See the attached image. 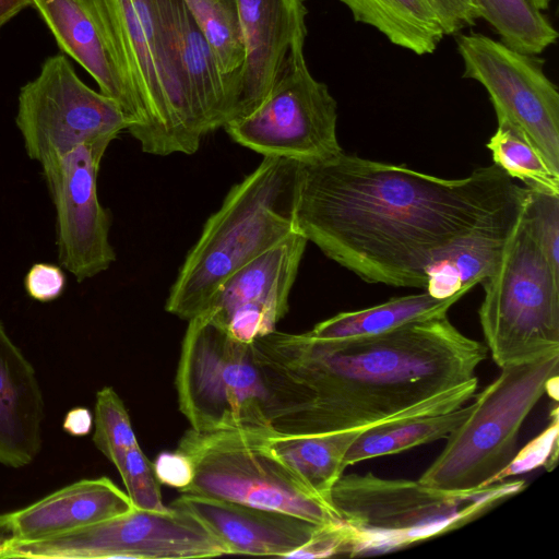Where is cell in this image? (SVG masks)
Masks as SVG:
<instances>
[{
    "mask_svg": "<svg viewBox=\"0 0 559 559\" xmlns=\"http://www.w3.org/2000/svg\"><path fill=\"white\" fill-rule=\"evenodd\" d=\"M527 192L496 164L444 179L342 152L300 164L295 229L365 282L425 289L457 246L511 233Z\"/></svg>",
    "mask_w": 559,
    "mask_h": 559,
    "instance_id": "6da1fadb",
    "label": "cell"
},
{
    "mask_svg": "<svg viewBox=\"0 0 559 559\" xmlns=\"http://www.w3.org/2000/svg\"><path fill=\"white\" fill-rule=\"evenodd\" d=\"M252 344L274 433L300 436L460 408L488 353L448 316L343 340L273 331Z\"/></svg>",
    "mask_w": 559,
    "mask_h": 559,
    "instance_id": "7a4b0ae2",
    "label": "cell"
},
{
    "mask_svg": "<svg viewBox=\"0 0 559 559\" xmlns=\"http://www.w3.org/2000/svg\"><path fill=\"white\" fill-rule=\"evenodd\" d=\"M143 118L133 136L144 153L193 154L206 132L176 50L171 0H82Z\"/></svg>",
    "mask_w": 559,
    "mask_h": 559,
    "instance_id": "3957f363",
    "label": "cell"
},
{
    "mask_svg": "<svg viewBox=\"0 0 559 559\" xmlns=\"http://www.w3.org/2000/svg\"><path fill=\"white\" fill-rule=\"evenodd\" d=\"M300 163L263 157L205 222L173 284L165 309L190 320L236 271L295 231Z\"/></svg>",
    "mask_w": 559,
    "mask_h": 559,
    "instance_id": "277c9868",
    "label": "cell"
},
{
    "mask_svg": "<svg viewBox=\"0 0 559 559\" xmlns=\"http://www.w3.org/2000/svg\"><path fill=\"white\" fill-rule=\"evenodd\" d=\"M498 481L472 490L448 491L418 480L366 474L342 475L330 503L349 526L350 557L386 554L452 532L479 518L525 487Z\"/></svg>",
    "mask_w": 559,
    "mask_h": 559,
    "instance_id": "5b68a950",
    "label": "cell"
},
{
    "mask_svg": "<svg viewBox=\"0 0 559 559\" xmlns=\"http://www.w3.org/2000/svg\"><path fill=\"white\" fill-rule=\"evenodd\" d=\"M175 384L191 429L275 435L252 343L237 341L204 312L188 320Z\"/></svg>",
    "mask_w": 559,
    "mask_h": 559,
    "instance_id": "8992f818",
    "label": "cell"
},
{
    "mask_svg": "<svg viewBox=\"0 0 559 559\" xmlns=\"http://www.w3.org/2000/svg\"><path fill=\"white\" fill-rule=\"evenodd\" d=\"M500 369L419 483L448 491L476 489L493 484L514 459L522 424L545 394L546 382L559 374V352Z\"/></svg>",
    "mask_w": 559,
    "mask_h": 559,
    "instance_id": "52a82bcc",
    "label": "cell"
},
{
    "mask_svg": "<svg viewBox=\"0 0 559 559\" xmlns=\"http://www.w3.org/2000/svg\"><path fill=\"white\" fill-rule=\"evenodd\" d=\"M480 284L479 322L499 368L559 352V269L539 246L524 205L496 270Z\"/></svg>",
    "mask_w": 559,
    "mask_h": 559,
    "instance_id": "ba28073f",
    "label": "cell"
},
{
    "mask_svg": "<svg viewBox=\"0 0 559 559\" xmlns=\"http://www.w3.org/2000/svg\"><path fill=\"white\" fill-rule=\"evenodd\" d=\"M266 436L188 430L176 451L191 464L180 493L280 511L317 524L342 520L266 445Z\"/></svg>",
    "mask_w": 559,
    "mask_h": 559,
    "instance_id": "9c48e42d",
    "label": "cell"
},
{
    "mask_svg": "<svg viewBox=\"0 0 559 559\" xmlns=\"http://www.w3.org/2000/svg\"><path fill=\"white\" fill-rule=\"evenodd\" d=\"M305 45L288 55L266 97L223 128L236 143L263 157L318 164L343 152L336 136L337 104L308 69Z\"/></svg>",
    "mask_w": 559,
    "mask_h": 559,
    "instance_id": "30bf717a",
    "label": "cell"
},
{
    "mask_svg": "<svg viewBox=\"0 0 559 559\" xmlns=\"http://www.w3.org/2000/svg\"><path fill=\"white\" fill-rule=\"evenodd\" d=\"M228 555L225 545L190 513L133 508L112 519L39 540H2L0 559H183Z\"/></svg>",
    "mask_w": 559,
    "mask_h": 559,
    "instance_id": "8fae6325",
    "label": "cell"
},
{
    "mask_svg": "<svg viewBox=\"0 0 559 559\" xmlns=\"http://www.w3.org/2000/svg\"><path fill=\"white\" fill-rule=\"evenodd\" d=\"M15 123L27 156L40 166L82 143L115 140L129 128L120 106L86 85L63 53L48 57L21 87Z\"/></svg>",
    "mask_w": 559,
    "mask_h": 559,
    "instance_id": "7c38bea8",
    "label": "cell"
},
{
    "mask_svg": "<svg viewBox=\"0 0 559 559\" xmlns=\"http://www.w3.org/2000/svg\"><path fill=\"white\" fill-rule=\"evenodd\" d=\"M456 45L463 78L480 83L496 116L519 128L559 171V92L543 60L478 33L460 34Z\"/></svg>",
    "mask_w": 559,
    "mask_h": 559,
    "instance_id": "4fadbf2b",
    "label": "cell"
},
{
    "mask_svg": "<svg viewBox=\"0 0 559 559\" xmlns=\"http://www.w3.org/2000/svg\"><path fill=\"white\" fill-rule=\"evenodd\" d=\"M112 138L82 143L41 166L56 211L58 260L81 283L116 260L110 215L97 194V176Z\"/></svg>",
    "mask_w": 559,
    "mask_h": 559,
    "instance_id": "5bb4252c",
    "label": "cell"
},
{
    "mask_svg": "<svg viewBox=\"0 0 559 559\" xmlns=\"http://www.w3.org/2000/svg\"><path fill=\"white\" fill-rule=\"evenodd\" d=\"M307 242L293 231L229 276L202 312L242 343L272 333L288 310Z\"/></svg>",
    "mask_w": 559,
    "mask_h": 559,
    "instance_id": "9a60e30c",
    "label": "cell"
},
{
    "mask_svg": "<svg viewBox=\"0 0 559 559\" xmlns=\"http://www.w3.org/2000/svg\"><path fill=\"white\" fill-rule=\"evenodd\" d=\"M245 45L236 118L252 111L281 76L289 52L305 45V0H236ZM235 118V119H236Z\"/></svg>",
    "mask_w": 559,
    "mask_h": 559,
    "instance_id": "2e32d148",
    "label": "cell"
},
{
    "mask_svg": "<svg viewBox=\"0 0 559 559\" xmlns=\"http://www.w3.org/2000/svg\"><path fill=\"white\" fill-rule=\"evenodd\" d=\"M170 507L203 523L228 555L287 558L311 538L319 525L280 511L188 493H180Z\"/></svg>",
    "mask_w": 559,
    "mask_h": 559,
    "instance_id": "e0dca14e",
    "label": "cell"
},
{
    "mask_svg": "<svg viewBox=\"0 0 559 559\" xmlns=\"http://www.w3.org/2000/svg\"><path fill=\"white\" fill-rule=\"evenodd\" d=\"M134 507L106 476L86 478L12 512L0 513V534L15 540L63 535L129 512Z\"/></svg>",
    "mask_w": 559,
    "mask_h": 559,
    "instance_id": "ac0fdd59",
    "label": "cell"
},
{
    "mask_svg": "<svg viewBox=\"0 0 559 559\" xmlns=\"http://www.w3.org/2000/svg\"><path fill=\"white\" fill-rule=\"evenodd\" d=\"M33 7L52 33L60 49L94 79L99 92L112 98L123 111L129 133L143 126L141 111L82 0H32Z\"/></svg>",
    "mask_w": 559,
    "mask_h": 559,
    "instance_id": "d6986e66",
    "label": "cell"
},
{
    "mask_svg": "<svg viewBox=\"0 0 559 559\" xmlns=\"http://www.w3.org/2000/svg\"><path fill=\"white\" fill-rule=\"evenodd\" d=\"M45 417L35 370L0 321V463L28 465L41 448Z\"/></svg>",
    "mask_w": 559,
    "mask_h": 559,
    "instance_id": "ffe728a7",
    "label": "cell"
},
{
    "mask_svg": "<svg viewBox=\"0 0 559 559\" xmlns=\"http://www.w3.org/2000/svg\"><path fill=\"white\" fill-rule=\"evenodd\" d=\"M171 19L180 69L193 108L206 132L236 118L238 74H224L183 0H171Z\"/></svg>",
    "mask_w": 559,
    "mask_h": 559,
    "instance_id": "44dd1931",
    "label": "cell"
},
{
    "mask_svg": "<svg viewBox=\"0 0 559 559\" xmlns=\"http://www.w3.org/2000/svg\"><path fill=\"white\" fill-rule=\"evenodd\" d=\"M372 427L321 435L276 433L266 438V445L312 493L330 503L331 490L345 471L346 452L364 431Z\"/></svg>",
    "mask_w": 559,
    "mask_h": 559,
    "instance_id": "7402d4cb",
    "label": "cell"
},
{
    "mask_svg": "<svg viewBox=\"0 0 559 559\" xmlns=\"http://www.w3.org/2000/svg\"><path fill=\"white\" fill-rule=\"evenodd\" d=\"M465 293L437 298L426 290L391 298L380 305L337 313L319 322L307 333L318 340H343L380 334L407 323L447 316Z\"/></svg>",
    "mask_w": 559,
    "mask_h": 559,
    "instance_id": "603a6c76",
    "label": "cell"
},
{
    "mask_svg": "<svg viewBox=\"0 0 559 559\" xmlns=\"http://www.w3.org/2000/svg\"><path fill=\"white\" fill-rule=\"evenodd\" d=\"M354 20L374 27L390 43L418 56L432 53L444 37L426 0H340Z\"/></svg>",
    "mask_w": 559,
    "mask_h": 559,
    "instance_id": "cb8c5ba5",
    "label": "cell"
},
{
    "mask_svg": "<svg viewBox=\"0 0 559 559\" xmlns=\"http://www.w3.org/2000/svg\"><path fill=\"white\" fill-rule=\"evenodd\" d=\"M467 406L431 415H421L374 426L364 431L344 456V467L365 460L397 454L447 437L472 413Z\"/></svg>",
    "mask_w": 559,
    "mask_h": 559,
    "instance_id": "d4e9b609",
    "label": "cell"
},
{
    "mask_svg": "<svg viewBox=\"0 0 559 559\" xmlns=\"http://www.w3.org/2000/svg\"><path fill=\"white\" fill-rule=\"evenodd\" d=\"M510 234L479 236L457 246L430 270L425 290L437 298L466 294L493 273Z\"/></svg>",
    "mask_w": 559,
    "mask_h": 559,
    "instance_id": "484cf974",
    "label": "cell"
},
{
    "mask_svg": "<svg viewBox=\"0 0 559 559\" xmlns=\"http://www.w3.org/2000/svg\"><path fill=\"white\" fill-rule=\"evenodd\" d=\"M479 17L488 22L504 45L527 55L542 53L558 32L531 0H475Z\"/></svg>",
    "mask_w": 559,
    "mask_h": 559,
    "instance_id": "4316f807",
    "label": "cell"
},
{
    "mask_svg": "<svg viewBox=\"0 0 559 559\" xmlns=\"http://www.w3.org/2000/svg\"><path fill=\"white\" fill-rule=\"evenodd\" d=\"M497 130L487 142L493 164L525 188L559 195V171L555 170L528 138L507 118L497 116Z\"/></svg>",
    "mask_w": 559,
    "mask_h": 559,
    "instance_id": "83f0119b",
    "label": "cell"
},
{
    "mask_svg": "<svg viewBox=\"0 0 559 559\" xmlns=\"http://www.w3.org/2000/svg\"><path fill=\"white\" fill-rule=\"evenodd\" d=\"M209 44L221 71L238 74L245 61V45L236 0H183Z\"/></svg>",
    "mask_w": 559,
    "mask_h": 559,
    "instance_id": "f1b7e54d",
    "label": "cell"
},
{
    "mask_svg": "<svg viewBox=\"0 0 559 559\" xmlns=\"http://www.w3.org/2000/svg\"><path fill=\"white\" fill-rule=\"evenodd\" d=\"M93 442L116 466L130 449L139 445L128 411L111 386L96 394Z\"/></svg>",
    "mask_w": 559,
    "mask_h": 559,
    "instance_id": "f546056e",
    "label": "cell"
},
{
    "mask_svg": "<svg viewBox=\"0 0 559 559\" xmlns=\"http://www.w3.org/2000/svg\"><path fill=\"white\" fill-rule=\"evenodd\" d=\"M116 468L134 508L155 512H165L169 509L163 503L154 465L140 445L127 451Z\"/></svg>",
    "mask_w": 559,
    "mask_h": 559,
    "instance_id": "4dcf8cb0",
    "label": "cell"
},
{
    "mask_svg": "<svg viewBox=\"0 0 559 559\" xmlns=\"http://www.w3.org/2000/svg\"><path fill=\"white\" fill-rule=\"evenodd\" d=\"M352 554L349 526L343 521L319 524L311 538L287 558H329Z\"/></svg>",
    "mask_w": 559,
    "mask_h": 559,
    "instance_id": "1f68e13d",
    "label": "cell"
},
{
    "mask_svg": "<svg viewBox=\"0 0 559 559\" xmlns=\"http://www.w3.org/2000/svg\"><path fill=\"white\" fill-rule=\"evenodd\" d=\"M550 416L552 420L543 435L528 443L520 453H516L511 463L493 478L492 483L502 481L508 476L526 472L547 462L551 455V449L558 448L557 402Z\"/></svg>",
    "mask_w": 559,
    "mask_h": 559,
    "instance_id": "d6a6232c",
    "label": "cell"
},
{
    "mask_svg": "<svg viewBox=\"0 0 559 559\" xmlns=\"http://www.w3.org/2000/svg\"><path fill=\"white\" fill-rule=\"evenodd\" d=\"M67 284L66 274L56 264L39 262L33 264L24 278L27 295L39 302H50L59 298Z\"/></svg>",
    "mask_w": 559,
    "mask_h": 559,
    "instance_id": "836d02e7",
    "label": "cell"
},
{
    "mask_svg": "<svg viewBox=\"0 0 559 559\" xmlns=\"http://www.w3.org/2000/svg\"><path fill=\"white\" fill-rule=\"evenodd\" d=\"M437 15L445 35L475 25L479 17L475 0H426Z\"/></svg>",
    "mask_w": 559,
    "mask_h": 559,
    "instance_id": "e575fe53",
    "label": "cell"
},
{
    "mask_svg": "<svg viewBox=\"0 0 559 559\" xmlns=\"http://www.w3.org/2000/svg\"><path fill=\"white\" fill-rule=\"evenodd\" d=\"M159 483L179 490L185 489L192 479V467L188 459L178 451L163 452L153 463Z\"/></svg>",
    "mask_w": 559,
    "mask_h": 559,
    "instance_id": "d590c367",
    "label": "cell"
},
{
    "mask_svg": "<svg viewBox=\"0 0 559 559\" xmlns=\"http://www.w3.org/2000/svg\"><path fill=\"white\" fill-rule=\"evenodd\" d=\"M63 429L73 437H83L91 432L93 416L85 407L70 409L63 421Z\"/></svg>",
    "mask_w": 559,
    "mask_h": 559,
    "instance_id": "8d00e7d4",
    "label": "cell"
},
{
    "mask_svg": "<svg viewBox=\"0 0 559 559\" xmlns=\"http://www.w3.org/2000/svg\"><path fill=\"white\" fill-rule=\"evenodd\" d=\"M32 5V0H0V29L22 10Z\"/></svg>",
    "mask_w": 559,
    "mask_h": 559,
    "instance_id": "74e56055",
    "label": "cell"
},
{
    "mask_svg": "<svg viewBox=\"0 0 559 559\" xmlns=\"http://www.w3.org/2000/svg\"><path fill=\"white\" fill-rule=\"evenodd\" d=\"M558 379L559 374L551 377L546 382L545 393H548L555 402H558Z\"/></svg>",
    "mask_w": 559,
    "mask_h": 559,
    "instance_id": "f35d334b",
    "label": "cell"
},
{
    "mask_svg": "<svg viewBox=\"0 0 559 559\" xmlns=\"http://www.w3.org/2000/svg\"><path fill=\"white\" fill-rule=\"evenodd\" d=\"M533 5L539 11L546 10L551 2V0H531Z\"/></svg>",
    "mask_w": 559,
    "mask_h": 559,
    "instance_id": "ab89813d",
    "label": "cell"
},
{
    "mask_svg": "<svg viewBox=\"0 0 559 559\" xmlns=\"http://www.w3.org/2000/svg\"><path fill=\"white\" fill-rule=\"evenodd\" d=\"M2 540H0V549H1Z\"/></svg>",
    "mask_w": 559,
    "mask_h": 559,
    "instance_id": "60d3db41",
    "label": "cell"
}]
</instances>
